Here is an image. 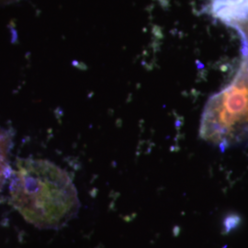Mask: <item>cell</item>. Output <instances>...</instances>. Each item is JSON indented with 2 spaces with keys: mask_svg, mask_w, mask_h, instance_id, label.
Masks as SVG:
<instances>
[{
  "mask_svg": "<svg viewBox=\"0 0 248 248\" xmlns=\"http://www.w3.org/2000/svg\"><path fill=\"white\" fill-rule=\"evenodd\" d=\"M10 177L11 205L39 228L60 227L79 210L78 190L71 178L47 160H18Z\"/></svg>",
  "mask_w": 248,
  "mask_h": 248,
  "instance_id": "obj_1",
  "label": "cell"
},
{
  "mask_svg": "<svg viewBox=\"0 0 248 248\" xmlns=\"http://www.w3.org/2000/svg\"><path fill=\"white\" fill-rule=\"evenodd\" d=\"M200 133L222 150L248 142V62L228 87L211 98L204 109Z\"/></svg>",
  "mask_w": 248,
  "mask_h": 248,
  "instance_id": "obj_2",
  "label": "cell"
},
{
  "mask_svg": "<svg viewBox=\"0 0 248 248\" xmlns=\"http://www.w3.org/2000/svg\"><path fill=\"white\" fill-rule=\"evenodd\" d=\"M213 15L227 23H241L248 20V0H214Z\"/></svg>",
  "mask_w": 248,
  "mask_h": 248,
  "instance_id": "obj_3",
  "label": "cell"
},
{
  "mask_svg": "<svg viewBox=\"0 0 248 248\" xmlns=\"http://www.w3.org/2000/svg\"><path fill=\"white\" fill-rule=\"evenodd\" d=\"M10 141L9 133L0 128V189L11 175L9 166Z\"/></svg>",
  "mask_w": 248,
  "mask_h": 248,
  "instance_id": "obj_4",
  "label": "cell"
},
{
  "mask_svg": "<svg viewBox=\"0 0 248 248\" xmlns=\"http://www.w3.org/2000/svg\"><path fill=\"white\" fill-rule=\"evenodd\" d=\"M2 2H6V3H9V2H13V1H16V0H0Z\"/></svg>",
  "mask_w": 248,
  "mask_h": 248,
  "instance_id": "obj_5",
  "label": "cell"
}]
</instances>
